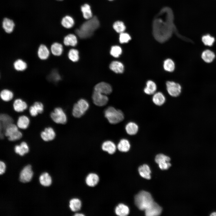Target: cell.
Here are the masks:
<instances>
[{"label":"cell","mask_w":216,"mask_h":216,"mask_svg":"<svg viewBox=\"0 0 216 216\" xmlns=\"http://www.w3.org/2000/svg\"><path fill=\"white\" fill-rule=\"evenodd\" d=\"M140 175L143 178L147 179L151 178V171L149 166L146 164L140 166L138 168Z\"/></svg>","instance_id":"cell-32"},{"label":"cell","mask_w":216,"mask_h":216,"mask_svg":"<svg viewBox=\"0 0 216 216\" xmlns=\"http://www.w3.org/2000/svg\"><path fill=\"white\" fill-rule=\"evenodd\" d=\"M104 116L110 123L113 124L121 122L124 118L122 112L112 106H109L106 109Z\"/></svg>","instance_id":"cell-4"},{"label":"cell","mask_w":216,"mask_h":216,"mask_svg":"<svg viewBox=\"0 0 216 216\" xmlns=\"http://www.w3.org/2000/svg\"><path fill=\"white\" fill-rule=\"evenodd\" d=\"M50 51L54 56H59L63 53V48L62 45L60 43L55 42L53 43L50 47Z\"/></svg>","instance_id":"cell-20"},{"label":"cell","mask_w":216,"mask_h":216,"mask_svg":"<svg viewBox=\"0 0 216 216\" xmlns=\"http://www.w3.org/2000/svg\"><path fill=\"white\" fill-rule=\"evenodd\" d=\"M14 26V23L12 20L8 18L4 19L2 22V27L7 33H11L13 31Z\"/></svg>","instance_id":"cell-28"},{"label":"cell","mask_w":216,"mask_h":216,"mask_svg":"<svg viewBox=\"0 0 216 216\" xmlns=\"http://www.w3.org/2000/svg\"><path fill=\"white\" fill-rule=\"evenodd\" d=\"M164 68L167 71L172 72L175 68V64L174 62L171 59H166L164 62Z\"/></svg>","instance_id":"cell-39"},{"label":"cell","mask_w":216,"mask_h":216,"mask_svg":"<svg viewBox=\"0 0 216 216\" xmlns=\"http://www.w3.org/2000/svg\"><path fill=\"white\" fill-rule=\"evenodd\" d=\"M50 116L52 120L57 124H64L67 121L66 113L63 109L60 106L55 107L50 112Z\"/></svg>","instance_id":"cell-5"},{"label":"cell","mask_w":216,"mask_h":216,"mask_svg":"<svg viewBox=\"0 0 216 216\" xmlns=\"http://www.w3.org/2000/svg\"><path fill=\"white\" fill-rule=\"evenodd\" d=\"M72 114L74 117L77 118L81 117L84 114L79 109L76 103L73 106Z\"/></svg>","instance_id":"cell-46"},{"label":"cell","mask_w":216,"mask_h":216,"mask_svg":"<svg viewBox=\"0 0 216 216\" xmlns=\"http://www.w3.org/2000/svg\"><path fill=\"white\" fill-rule=\"evenodd\" d=\"M112 90L111 86L108 83L104 82L98 83L94 87V91L105 95L110 94Z\"/></svg>","instance_id":"cell-15"},{"label":"cell","mask_w":216,"mask_h":216,"mask_svg":"<svg viewBox=\"0 0 216 216\" xmlns=\"http://www.w3.org/2000/svg\"><path fill=\"white\" fill-rule=\"evenodd\" d=\"M110 70L116 73H122L124 70L123 64L118 61H113L111 62L109 66Z\"/></svg>","instance_id":"cell-29"},{"label":"cell","mask_w":216,"mask_h":216,"mask_svg":"<svg viewBox=\"0 0 216 216\" xmlns=\"http://www.w3.org/2000/svg\"><path fill=\"white\" fill-rule=\"evenodd\" d=\"M210 216H216V212H214L212 213Z\"/></svg>","instance_id":"cell-50"},{"label":"cell","mask_w":216,"mask_h":216,"mask_svg":"<svg viewBox=\"0 0 216 216\" xmlns=\"http://www.w3.org/2000/svg\"><path fill=\"white\" fill-rule=\"evenodd\" d=\"M100 179L99 176L96 173H91L86 177L85 182L86 184L90 187H94L99 183Z\"/></svg>","instance_id":"cell-18"},{"label":"cell","mask_w":216,"mask_h":216,"mask_svg":"<svg viewBox=\"0 0 216 216\" xmlns=\"http://www.w3.org/2000/svg\"><path fill=\"white\" fill-rule=\"evenodd\" d=\"M113 27L116 32L120 33L124 32L126 29L124 23L119 21L115 22L113 24Z\"/></svg>","instance_id":"cell-40"},{"label":"cell","mask_w":216,"mask_h":216,"mask_svg":"<svg viewBox=\"0 0 216 216\" xmlns=\"http://www.w3.org/2000/svg\"><path fill=\"white\" fill-rule=\"evenodd\" d=\"M68 56L69 58L73 62H76L79 59L78 51L75 49H71L69 50Z\"/></svg>","instance_id":"cell-41"},{"label":"cell","mask_w":216,"mask_h":216,"mask_svg":"<svg viewBox=\"0 0 216 216\" xmlns=\"http://www.w3.org/2000/svg\"><path fill=\"white\" fill-rule=\"evenodd\" d=\"M81 10L82 13L83 17L87 20H89L92 17V14L90 6L85 4L81 8Z\"/></svg>","instance_id":"cell-35"},{"label":"cell","mask_w":216,"mask_h":216,"mask_svg":"<svg viewBox=\"0 0 216 216\" xmlns=\"http://www.w3.org/2000/svg\"><path fill=\"white\" fill-rule=\"evenodd\" d=\"M122 52L121 48L118 46H112L111 49L110 54L111 56L115 58H118Z\"/></svg>","instance_id":"cell-43"},{"label":"cell","mask_w":216,"mask_h":216,"mask_svg":"<svg viewBox=\"0 0 216 216\" xmlns=\"http://www.w3.org/2000/svg\"><path fill=\"white\" fill-rule=\"evenodd\" d=\"M152 101L155 105L161 106L165 103L166 98L162 93L158 92L154 94L152 98Z\"/></svg>","instance_id":"cell-24"},{"label":"cell","mask_w":216,"mask_h":216,"mask_svg":"<svg viewBox=\"0 0 216 216\" xmlns=\"http://www.w3.org/2000/svg\"><path fill=\"white\" fill-rule=\"evenodd\" d=\"M12 101L13 110L16 112L22 113L28 107L27 103L21 98H16Z\"/></svg>","instance_id":"cell-7"},{"label":"cell","mask_w":216,"mask_h":216,"mask_svg":"<svg viewBox=\"0 0 216 216\" xmlns=\"http://www.w3.org/2000/svg\"><path fill=\"white\" fill-rule=\"evenodd\" d=\"M201 41L205 45L211 46L215 42V38L210 34H206L202 36Z\"/></svg>","instance_id":"cell-34"},{"label":"cell","mask_w":216,"mask_h":216,"mask_svg":"<svg viewBox=\"0 0 216 216\" xmlns=\"http://www.w3.org/2000/svg\"><path fill=\"white\" fill-rule=\"evenodd\" d=\"M40 183L44 186H49L52 183V179L48 173L45 172L41 175L39 177Z\"/></svg>","instance_id":"cell-36"},{"label":"cell","mask_w":216,"mask_h":216,"mask_svg":"<svg viewBox=\"0 0 216 216\" xmlns=\"http://www.w3.org/2000/svg\"><path fill=\"white\" fill-rule=\"evenodd\" d=\"M94 103L98 106H103L106 104L108 98L106 95L94 91L92 95Z\"/></svg>","instance_id":"cell-10"},{"label":"cell","mask_w":216,"mask_h":216,"mask_svg":"<svg viewBox=\"0 0 216 216\" xmlns=\"http://www.w3.org/2000/svg\"><path fill=\"white\" fill-rule=\"evenodd\" d=\"M130 147L129 141L125 139H122L118 143L117 148L122 152H127L129 151Z\"/></svg>","instance_id":"cell-31"},{"label":"cell","mask_w":216,"mask_h":216,"mask_svg":"<svg viewBox=\"0 0 216 216\" xmlns=\"http://www.w3.org/2000/svg\"><path fill=\"white\" fill-rule=\"evenodd\" d=\"M162 209L157 203L154 202L145 211V214L147 216H157L160 215L162 212Z\"/></svg>","instance_id":"cell-13"},{"label":"cell","mask_w":216,"mask_h":216,"mask_svg":"<svg viewBox=\"0 0 216 216\" xmlns=\"http://www.w3.org/2000/svg\"><path fill=\"white\" fill-rule=\"evenodd\" d=\"M156 89V84L153 81L149 80L147 82L146 86L144 89V91L147 94L151 95L155 93Z\"/></svg>","instance_id":"cell-33"},{"label":"cell","mask_w":216,"mask_h":216,"mask_svg":"<svg viewBox=\"0 0 216 216\" xmlns=\"http://www.w3.org/2000/svg\"><path fill=\"white\" fill-rule=\"evenodd\" d=\"M33 175L31 166L28 165L25 166L21 171L20 176V181L23 183L29 182Z\"/></svg>","instance_id":"cell-11"},{"label":"cell","mask_w":216,"mask_h":216,"mask_svg":"<svg viewBox=\"0 0 216 216\" xmlns=\"http://www.w3.org/2000/svg\"><path fill=\"white\" fill-rule=\"evenodd\" d=\"M74 24V19L69 16L64 17L61 21V24L64 28H72Z\"/></svg>","instance_id":"cell-37"},{"label":"cell","mask_w":216,"mask_h":216,"mask_svg":"<svg viewBox=\"0 0 216 216\" xmlns=\"http://www.w3.org/2000/svg\"><path fill=\"white\" fill-rule=\"evenodd\" d=\"M201 58L205 62L209 63L212 62L214 59L215 55L212 51L209 50H206L202 52Z\"/></svg>","instance_id":"cell-21"},{"label":"cell","mask_w":216,"mask_h":216,"mask_svg":"<svg viewBox=\"0 0 216 216\" xmlns=\"http://www.w3.org/2000/svg\"><path fill=\"white\" fill-rule=\"evenodd\" d=\"M74 215L76 216H84V215L83 214H82V213H76V214Z\"/></svg>","instance_id":"cell-49"},{"label":"cell","mask_w":216,"mask_h":216,"mask_svg":"<svg viewBox=\"0 0 216 216\" xmlns=\"http://www.w3.org/2000/svg\"><path fill=\"white\" fill-rule=\"evenodd\" d=\"M159 167L161 170H167L171 166V164L169 162L158 164Z\"/></svg>","instance_id":"cell-47"},{"label":"cell","mask_w":216,"mask_h":216,"mask_svg":"<svg viewBox=\"0 0 216 216\" xmlns=\"http://www.w3.org/2000/svg\"><path fill=\"white\" fill-rule=\"evenodd\" d=\"M63 43L66 46H75L77 43V38L74 34H68L64 38Z\"/></svg>","instance_id":"cell-30"},{"label":"cell","mask_w":216,"mask_h":216,"mask_svg":"<svg viewBox=\"0 0 216 216\" xmlns=\"http://www.w3.org/2000/svg\"><path fill=\"white\" fill-rule=\"evenodd\" d=\"M36 109L39 114L42 113L44 110V105L43 103L39 101H34L32 104Z\"/></svg>","instance_id":"cell-45"},{"label":"cell","mask_w":216,"mask_h":216,"mask_svg":"<svg viewBox=\"0 0 216 216\" xmlns=\"http://www.w3.org/2000/svg\"><path fill=\"white\" fill-rule=\"evenodd\" d=\"M20 142L19 145L16 144L14 147L15 152L20 156H23L29 151V147L27 142L24 140L18 141Z\"/></svg>","instance_id":"cell-16"},{"label":"cell","mask_w":216,"mask_h":216,"mask_svg":"<svg viewBox=\"0 0 216 216\" xmlns=\"http://www.w3.org/2000/svg\"><path fill=\"white\" fill-rule=\"evenodd\" d=\"M101 148L103 151L111 154L115 153L117 147L113 142L107 140L103 142Z\"/></svg>","instance_id":"cell-19"},{"label":"cell","mask_w":216,"mask_h":216,"mask_svg":"<svg viewBox=\"0 0 216 216\" xmlns=\"http://www.w3.org/2000/svg\"><path fill=\"white\" fill-rule=\"evenodd\" d=\"M19 129L15 123H13L7 127L3 132V134L5 137H8L15 134Z\"/></svg>","instance_id":"cell-22"},{"label":"cell","mask_w":216,"mask_h":216,"mask_svg":"<svg viewBox=\"0 0 216 216\" xmlns=\"http://www.w3.org/2000/svg\"><path fill=\"white\" fill-rule=\"evenodd\" d=\"M56 136L54 128L51 126L45 127L40 133L42 140L44 142H48L54 140Z\"/></svg>","instance_id":"cell-6"},{"label":"cell","mask_w":216,"mask_h":216,"mask_svg":"<svg viewBox=\"0 0 216 216\" xmlns=\"http://www.w3.org/2000/svg\"><path fill=\"white\" fill-rule=\"evenodd\" d=\"M50 50L44 44H41L38 46L37 55L40 60H45L48 59L50 55Z\"/></svg>","instance_id":"cell-14"},{"label":"cell","mask_w":216,"mask_h":216,"mask_svg":"<svg viewBox=\"0 0 216 216\" xmlns=\"http://www.w3.org/2000/svg\"><path fill=\"white\" fill-rule=\"evenodd\" d=\"M108 0L110 1H113V0Z\"/></svg>","instance_id":"cell-51"},{"label":"cell","mask_w":216,"mask_h":216,"mask_svg":"<svg viewBox=\"0 0 216 216\" xmlns=\"http://www.w3.org/2000/svg\"><path fill=\"white\" fill-rule=\"evenodd\" d=\"M58 0V1H62V0Z\"/></svg>","instance_id":"cell-52"},{"label":"cell","mask_w":216,"mask_h":216,"mask_svg":"<svg viewBox=\"0 0 216 216\" xmlns=\"http://www.w3.org/2000/svg\"><path fill=\"white\" fill-rule=\"evenodd\" d=\"M76 104L79 110L84 114L89 107V104L88 102L83 99L79 100Z\"/></svg>","instance_id":"cell-38"},{"label":"cell","mask_w":216,"mask_h":216,"mask_svg":"<svg viewBox=\"0 0 216 216\" xmlns=\"http://www.w3.org/2000/svg\"><path fill=\"white\" fill-rule=\"evenodd\" d=\"M125 130L127 134L130 135H134L137 133L139 130V127L135 122H130L126 124Z\"/></svg>","instance_id":"cell-26"},{"label":"cell","mask_w":216,"mask_h":216,"mask_svg":"<svg viewBox=\"0 0 216 216\" xmlns=\"http://www.w3.org/2000/svg\"><path fill=\"white\" fill-rule=\"evenodd\" d=\"M5 165L2 161H0V174H3L5 172Z\"/></svg>","instance_id":"cell-48"},{"label":"cell","mask_w":216,"mask_h":216,"mask_svg":"<svg viewBox=\"0 0 216 216\" xmlns=\"http://www.w3.org/2000/svg\"><path fill=\"white\" fill-rule=\"evenodd\" d=\"M166 85L167 91L171 96L176 97L181 93L182 88L179 84L173 81H168L166 82Z\"/></svg>","instance_id":"cell-9"},{"label":"cell","mask_w":216,"mask_h":216,"mask_svg":"<svg viewBox=\"0 0 216 216\" xmlns=\"http://www.w3.org/2000/svg\"><path fill=\"white\" fill-rule=\"evenodd\" d=\"M13 66L14 69L16 71L22 72L26 69L28 65L26 62L24 60L18 58L14 61Z\"/></svg>","instance_id":"cell-23"},{"label":"cell","mask_w":216,"mask_h":216,"mask_svg":"<svg viewBox=\"0 0 216 216\" xmlns=\"http://www.w3.org/2000/svg\"><path fill=\"white\" fill-rule=\"evenodd\" d=\"M0 97L2 101L8 102L13 100L14 97V94L10 89L4 88L0 92Z\"/></svg>","instance_id":"cell-17"},{"label":"cell","mask_w":216,"mask_h":216,"mask_svg":"<svg viewBox=\"0 0 216 216\" xmlns=\"http://www.w3.org/2000/svg\"><path fill=\"white\" fill-rule=\"evenodd\" d=\"M13 123H15V121L11 116L7 113H1L0 114V134H3V132L7 127Z\"/></svg>","instance_id":"cell-8"},{"label":"cell","mask_w":216,"mask_h":216,"mask_svg":"<svg viewBox=\"0 0 216 216\" xmlns=\"http://www.w3.org/2000/svg\"><path fill=\"white\" fill-rule=\"evenodd\" d=\"M131 39V38L130 36L128 33L124 32L120 33L119 36V40L121 43H127Z\"/></svg>","instance_id":"cell-44"},{"label":"cell","mask_w":216,"mask_h":216,"mask_svg":"<svg viewBox=\"0 0 216 216\" xmlns=\"http://www.w3.org/2000/svg\"><path fill=\"white\" fill-rule=\"evenodd\" d=\"M115 214L119 216H126L129 213V209L127 206L120 203L115 208Z\"/></svg>","instance_id":"cell-25"},{"label":"cell","mask_w":216,"mask_h":216,"mask_svg":"<svg viewBox=\"0 0 216 216\" xmlns=\"http://www.w3.org/2000/svg\"><path fill=\"white\" fill-rule=\"evenodd\" d=\"M154 202L151 194L146 191H140L135 197V204L141 210H145Z\"/></svg>","instance_id":"cell-3"},{"label":"cell","mask_w":216,"mask_h":216,"mask_svg":"<svg viewBox=\"0 0 216 216\" xmlns=\"http://www.w3.org/2000/svg\"><path fill=\"white\" fill-rule=\"evenodd\" d=\"M153 23V33L155 39L164 42L172 36L174 28V16L172 10L166 7L162 9Z\"/></svg>","instance_id":"cell-1"},{"label":"cell","mask_w":216,"mask_h":216,"mask_svg":"<svg viewBox=\"0 0 216 216\" xmlns=\"http://www.w3.org/2000/svg\"><path fill=\"white\" fill-rule=\"evenodd\" d=\"M99 25L98 19L94 16L83 23L79 29L76 30L75 32L80 38H86L92 35Z\"/></svg>","instance_id":"cell-2"},{"label":"cell","mask_w":216,"mask_h":216,"mask_svg":"<svg viewBox=\"0 0 216 216\" xmlns=\"http://www.w3.org/2000/svg\"><path fill=\"white\" fill-rule=\"evenodd\" d=\"M82 206V202L78 198H74L70 201L69 208L73 212H76L79 211L81 209Z\"/></svg>","instance_id":"cell-27"},{"label":"cell","mask_w":216,"mask_h":216,"mask_svg":"<svg viewBox=\"0 0 216 216\" xmlns=\"http://www.w3.org/2000/svg\"><path fill=\"white\" fill-rule=\"evenodd\" d=\"M170 159L169 157L162 154H158L155 158V161L158 164L169 162Z\"/></svg>","instance_id":"cell-42"},{"label":"cell","mask_w":216,"mask_h":216,"mask_svg":"<svg viewBox=\"0 0 216 216\" xmlns=\"http://www.w3.org/2000/svg\"><path fill=\"white\" fill-rule=\"evenodd\" d=\"M30 123L29 117L25 114H21L17 118L16 124L21 130H25L29 127Z\"/></svg>","instance_id":"cell-12"}]
</instances>
